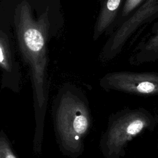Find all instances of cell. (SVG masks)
<instances>
[{
  "instance_id": "6da1fadb",
  "label": "cell",
  "mask_w": 158,
  "mask_h": 158,
  "mask_svg": "<svg viewBox=\"0 0 158 158\" xmlns=\"http://www.w3.org/2000/svg\"><path fill=\"white\" fill-rule=\"evenodd\" d=\"M8 13L19 52L30 69L35 96L40 104L44 102L47 89L48 42L53 23L51 9L35 16L27 0H14Z\"/></svg>"
},
{
  "instance_id": "7a4b0ae2",
  "label": "cell",
  "mask_w": 158,
  "mask_h": 158,
  "mask_svg": "<svg viewBox=\"0 0 158 158\" xmlns=\"http://www.w3.org/2000/svg\"><path fill=\"white\" fill-rule=\"evenodd\" d=\"M57 135L62 152L70 158H78L85 151V139L93 118L88 99L83 91L67 85L59 92L56 102Z\"/></svg>"
},
{
  "instance_id": "3957f363",
  "label": "cell",
  "mask_w": 158,
  "mask_h": 158,
  "mask_svg": "<svg viewBox=\"0 0 158 158\" xmlns=\"http://www.w3.org/2000/svg\"><path fill=\"white\" fill-rule=\"evenodd\" d=\"M158 125V115L144 107L125 108L111 114L100 137L99 146L104 158H122L128 143L136 136Z\"/></svg>"
},
{
  "instance_id": "277c9868",
  "label": "cell",
  "mask_w": 158,
  "mask_h": 158,
  "mask_svg": "<svg viewBox=\"0 0 158 158\" xmlns=\"http://www.w3.org/2000/svg\"><path fill=\"white\" fill-rule=\"evenodd\" d=\"M106 91H116L136 96L158 95V73L128 71L108 73L100 80Z\"/></svg>"
},
{
  "instance_id": "5b68a950",
  "label": "cell",
  "mask_w": 158,
  "mask_h": 158,
  "mask_svg": "<svg viewBox=\"0 0 158 158\" xmlns=\"http://www.w3.org/2000/svg\"><path fill=\"white\" fill-rule=\"evenodd\" d=\"M10 19L0 13V75L2 88L19 90L22 79L19 63L15 55L14 38Z\"/></svg>"
},
{
  "instance_id": "8992f818",
  "label": "cell",
  "mask_w": 158,
  "mask_h": 158,
  "mask_svg": "<svg viewBox=\"0 0 158 158\" xmlns=\"http://www.w3.org/2000/svg\"><path fill=\"white\" fill-rule=\"evenodd\" d=\"M123 1L103 0L94 28V40H97L113 23Z\"/></svg>"
},
{
  "instance_id": "52a82bcc",
  "label": "cell",
  "mask_w": 158,
  "mask_h": 158,
  "mask_svg": "<svg viewBox=\"0 0 158 158\" xmlns=\"http://www.w3.org/2000/svg\"><path fill=\"white\" fill-rule=\"evenodd\" d=\"M142 51L146 54H151L149 57H156L158 55V30L146 42L142 48Z\"/></svg>"
},
{
  "instance_id": "ba28073f",
  "label": "cell",
  "mask_w": 158,
  "mask_h": 158,
  "mask_svg": "<svg viewBox=\"0 0 158 158\" xmlns=\"http://www.w3.org/2000/svg\"><path fill=\"white\" fill-rule=\"evenodd\" d=\"M33 9L36 11V15H39L47 7L51 9V6L55 0H27Z\"/></svg>"
},
{
  "instance_id": "9c48e42d",
  "label": "cell",
  "mask_w": 158,
  "mask_h": 158,
  "mask_svg": "<svg viewBox=\"0 0 158 158\" xmlns=\"http://www.w3.org/2000/svg\"><path fill=\"white\" fill-rule=\"evenodd\" d=\"M143 1V0H125L121 11V17L128 16L131 12L136 9Z\"/></svg>"
},
{
  "instance_id": "30bf717a",
  "label": "cell",
  "mask_w": 158,
  "mask_h": 158,
  "mask_svg": "<svg viewBox=\"0 0 158 158\" xmlns=\"http://www.w3.org/2000/svg\"><path fill=\"white\" fill-rule=\"evenodd\" d=\"M6 158H16L15 156H14L12 154H9L7 156V157Z\"/></svg>"
}]
</instances>
